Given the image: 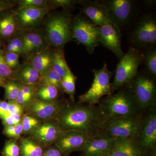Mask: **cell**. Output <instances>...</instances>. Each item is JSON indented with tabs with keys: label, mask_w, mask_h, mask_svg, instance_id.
I'll list each match as a JSON object with an SVG mask.
<instances>
[{
	"label": "cell",
	"mask_w": 156,
	"mask_h": 156,
	"mask_svg": "<svg viewBox=\"0 0 156 156\" xmlns=\"http://www.w3.org/2000/svg\"><path fill=\"white\" fill-rule=\"evenodd\" d=\"M90 106H64L55 118L62 131H81L89 137L97 135L106 121L100 108Z\"/></svg>",
	"instance_id": "1"
},
{
	"label": "cell",
	"mask_w": 156,
	"mask_h": 156,
	"mask_svg": "<svg viewBox=\"0 0 156 156\" xmlns=\"http://www.w3.org/2000/svg\"><path fill=\"white\" fill-rule=\"evenodd\" d=\"M37 86L21 84L19 94L15 101L24 109L36 98Z\"/></svg>",
	"instance_id": "24"
},
{
	"label": "cell",
	"mask_w": 156,
	"mask_h": 156,
	"mask_svg": "<svg viewBox=\"0 0 156 156\" xmlns=\"http://www.w3.org/2000/svg\"><path fill=\"white\" fill-rule=\"evenodd\" d=\"M23 43L21 37H14L8 42L5 52H11L18 54H22Z\"/></svg>",
	"instance_id": "36"
},
{
	"label": "cell",
	"mask_w": 156,
	"mask_h": 156,
	"mask_svg": "<svg viewBox=\"0 0 156 156\" xmlns=\"http://www.w3.org/2000/svg\"><path fill=\"white\" fill-rule=\"evenodd\" d=\"M137 142L140 148L146 150H154L156 146V115L155 112L150 114L142 126ZM137 137V138H138Z\"/></svg>",
	"instance_id": "16"
},
{
	"label": "cell",
	"mask_w": 156,
	"mask_h": 156,
	"mask_svg": "<svg viewBox=\"0 0 156 156\" xmlns=\"http://www.w3.org/2000/svg\"><path fill=\"white\" fill-rule=\"evenodd\" d=\"M4 57L6 64L12 70L15 71L19 69L20 65L19 61V55L11 52H4Z\"/></svg>",
	"instance_id": "37"
},
{
	"label": "cell",
	"mask_w": 156,
	"mask_h": 156,
	"mask_svg": "<svg viewBox=\"0 0 156 156\" xmlns=\"http://www.w3.org/2000/svg\"><path fill=\"white\" fill-rule=\"evenodd\" d=\"M89 136L76 130L62 131L54 142V146L63 156L68 155L76 151H81Z\"/></svg>",
	"instance_id": "11"
},
{
	"label": "cell",
	"mask_w": 156,
	"mask_h": 156,
	"mask_svg": "<svg viewBox=\"0 0 156 156\" xmlns=\"http://www.w3.org/2000/svg\"><path fill=\"white\" fill-rule=\"evenodd\" d=\"M10 5L5 1H0V16L2 12L8 9Z\"/></svg>",
	"instance_id": "44"
},
{
	"label": "cell",
	"mask_w": 156,
	"mask_h": 156,
	"mask_svg": "<svg viewBox=\"0 0 156 156\" xmlns=\"http://www.w3.org/2000/svg\"><path fill=\"white\" fill-rule=\"evenodd\" d=\"M16 27V20L14 15L7 14L0 17V36L8 38L13 35Z\"/></svg>",
	"instance_id": "25"
},
{
	"label": "cell",
	"mask_w": 156,
	"mask_h": 156,
	"mask_svg": "<svg viewBox=\"0 0 156 156\" xmlns=\"http://www.w3.org/2000/svg\"><path fill=\"white\" fill-rule=\"evenodd\" d=\"M23 43L22 54L29 56L37 54L45 50L46 42L41 34L30 32L21 36Z\"/></svg>",
	"instance_id": "20"
},
{
	"label": "cell",
	"mask_w": 156,
	"mask_h": 156,
	"mask_svg": "<svg viewBox=\"0 0 156 156\" xmlns=\"http://www.w3.org/2000/svg\"><path fill=\"white\" fill-rule=\"evenodd\" d=\"M42 156H63L55 146H49L47 147L46 150H44Z\"/></svg>",
	"instance_id": "42"
},
{
	"label": "cell",
	"mask_w": 156,
	"mask_h": 156,
	"mask_svg": "<svg viewBox=\"0 0 156 156\" xmlns=\"http://www.w3.org/2000/svg\"><path fill=\"white\" fill-rule=\"evenodd\" d=\"M23 115H6L1 119L4 126H14L21 122Z\"/></svg>",
	"instance_id": "39"
},
{
	"label": "cell",
	"mask_w": 156,
	"mask_h": 156,
	"mask_svg": "<svg viewBox=\"0 0 156 156\" xmlns=\"http://www.w3.org/2000/svg\"><path fill=\"white\" fill-rule=\"evenodd\" d=\"M53 120L41 123L30 134V137L43 147H47L54 144L62 131L56 119Z\"/></svg>",
	"instance_id": "15"
},
{
	"label": "cell",
	"mask_w": 156,
	"mask_h": 156,
	"mask_svg": "<svg viewBox=\"0 0 156 156\" xmlns=\"http://www.w3.org/2000/svg\"><path fill=\"white\" fill-rule=\"evenodd\" d=\"M7 80L0 76V87L4 88Z\"/></svg>",
	"instance_id": "45"
},
{
	"label": "cell",
	"mask_w": 156,
	"mask_h": 156,
	"mask_svg": "<svg viewBox=\"0 0 156 156\" xmlns=\"http://www.w3.org/2000/svg\"><path fill=\"white\" fill-rule=\"evenodd\" d=\"M137 104L131 89H124L104 100L100 110L105 121L134 117Z\"/></svg>",
	"instance_id": "2"
},
{
	"label": "cell",
	"mask_w": 156,
	"mask_h": 156,
	"mask_svg": "<svg viewBox=\"0 0 156 156\" xmlns=\"http://www.w3.org/2000/svg\"><path fill=\"white\" fill-rule=\"evenodd\" d=\"M73 38L83 45L92 54L99 44V27L93 24L87 17L79 16L72 22Z\"/></svg>",
	"instance_id": "6"
},
{
	"label": "cell",
	"mask_w": 156,
	"mask_h": 156,
	"mask_svg": "<svg viewBox=\"0 0 156 156\" xmlns=\"http://www.w3.org/2000/svg\"><path fill=\"white\" fill-rule=\"evenodd\" d=\"M20 156H42L43 147L31 137L21 138L19 143Z\"/></svg>",
	"instance_id": "23"
},
{
	"label": "cell",
	"mask_w": 156,
	"mask_h": 156,
	"mask_svg": "<svg viewBox=\"0 0 156 156\" xmlns=\"http://www.w3.org/2000/svg\"><path fill=\"white\" fill-rule=\"evenodd\" d=\"M143 62L148 70L153 75H156V50L153 48L144 53Z\"/></svg>",
	"instance_id": "32"
},
{
	"label": "cell",
	"mask_w": 156,
	"mask_h": 156,
	"mask_svg": "<svg viewBox=\"0 0 156 156\" xmlns=\"http://www.w3.org/2000/svg\"><path fill=\"white\" fill-rule=\"evenodd\" d=\"M131 91L138 106L145 108L154 102L156 86L153 80L144 75H136L132 81Z\"/></svg>",
	"instance_id": "9"
},
{
	"label": "cell",
	"mask_w": 156,
	"mask_h": 156,
	"mask_svg": "<svg viewBox=\"0 0 156 156\" xmlns=\"http://www.w3.org/2000/svg\"><path fill=\"white\" fill-rule=\"evenodd\" d=\"M59 89L54 86L49 85L40 86L37 88L36 96L40 100L51 101L56 100Z\"/></svg>",
	"instance_id": "27"
},
{
	"label": "cell",
	"mask_w": 156,
	"mask_h": 156,
	"mask_svg": "<svg viewBox=\"0 0 156 156\" xmlns=\"http://www.w3.org/2000/svg\"><path fill=\"white\" fill-rule=\"evenodd\" d=\"M8 101L0 99V119H2L8 112Z\"/></svg>",
	"instance_id": "43"
},
{
	"label": "cell",
	"mask_w": 156,
	"mask_h": 156,
	"mask_svg": "<svg viewBox=\"0 0 156 156\" xmlns=\"http://www.w3.org/2000/svg\"><path fill=\"white\" fill-rule=\"evenodd\" d=\"M64 107L56 100L44 101L36 98L24 109V111L26 112V114L47 122L55 119Z\"/></svg>",
	"instance_id": "12"
},
{
	"label": "cell",
	"mask_w": 156,
	"mask_h": 156,
	"mask_svg": "<svg viewBox=\"0 0 156 156\" xmlns=\"http://www.w3.org/2000/svg\"><path fill=\"white\" fill-rule=\"evenodd\" d=\"M15 71L12 70L6 64L4 57V52L0 50V76L6 80H15Z\"/></svg>",
	"instance_id": "34"
},
{
	"label": "cell",
	"mask_w": 156,
	"mask_h": 156,
	"mask_svg": "<svg viewBox=\"0 0 156 156\" xmlns=\"http://www.w3.org/2000/svg\"><path fill=\"white\" fill-rule=\"evenodd\" d=\"M8 110L6 115H23L24 109L15 101H8Z\"/></svg>",
	"instance_id": "40"
},
{
	"label": "cell",
	"mask_w": 156,
	"mask_h": 156,
	"mask_svg": "<svg viewBox=\"0 0 156 156\" xmlns=\"http://www.w3.org/2000/svg\"><path fill=\"white\" fill-rule=\"evenodd\" d=\"M72 22L66 13L56 14L50 17L46 25L47 37L50 44L61 49L72 39Z\"/></svg>",
	"instance_id": "4"
},
{
	"label": "cell",
	"mask_w": 156,
	"mask_h": 156,
	"mask_svg": "<svg viewBox=\"0 0 156 156\" xmlns=\"http://www.w3.org/2000/svg\"><path fill=\"white\" fill-rule=\"evenodd\" d=\"M41 123V120L36 117L26 114L23 115L21 120L23 134H30L34 129Z\"/></svg>",
	"instance_id": "31"
},
{
	"label": "cell",
	"mask_w": 156,
	"mask_h": 156,
	"mask_svg": "<svg viewBox=\"0 0 156 156\" xmlns=\"http://www.w3.org/2000/svg\"><path fill=\"white\" fill-rule=\"evenodd\" d=\"M41 75L30 64L25 63L20 66L15 71V80L23 85L37 86L41 80Z\"/></svg>",
	"instance_id": "21"
},
{
	"label": "cell",
	"mask_w": 156,
	"mask_h": 156,
	"mask_svg": "<svg viewBox=\"0 0 156 156\" xmlns=\"http://www.w3.org/2000/svg\"><path fill=\"white\" fill-rule=\"evenodd\" d=\"M76 77L70 69L62 78L61 81L62 89L69 95L71 99L74 101V95L76 92Z\"/></svg>",
	"instance_id": "28"
},
{
	"label": "cell",
	"mask_w": 156,
	"mask_h": 156,
	"mask_svg": "<svg viewBox=\"0 0 156 156\" xmlns=\"http://www.w3.org/2000/svg\"><path fill=\"white\" fill-rule=\"evenodd\" d=\"M61 77L52 68L41 76L39 82V86L49 85L54 86L58 89H62L61 87Z\"/></svg>",
	"instance_id": "29"
},
{
	"label": "cell",
	"mask_w": 156,
	"mask_h": 156,
	"mask_svg": "<svg viewBox=\"0 0 156 156\" xmlns=\"http://www.w3.org/2000/svg\"><path fill=\"white\" fill-rule=\"evenodd\" d=\"M18 140L11 139L5 143L2 151V156H20V151Z\"/></svg>",
	"instance_id": "33"
},
{
	"label": "cell",
	"mask_w": 156,
	"mask_h": 156,
	"mask_svg": "<svg viewBox=\"0 0 156 156\" xmlns=\"http://www.w3.org/2000/svg\"><path fill=\"white\" fill-rule=\"evenodd\" d=\"M121 30L114 23L99 27V43L112 51L119 60L125 54L121 47Z\"/></svg>",
	"instance_id": "13"
},
{
	"label": "cell",
	"mask_w": 156,
	"mask_h": 156,
	"mask_svg": "<svg viewBox=\"0 0 156 156\" xmlns=\"http://www.w3.org/2000/svg\"><path fill=\"white\" fill-rule=\"evenodd\" d=\"M21 84L14 80H8L4 89L5 98L8 101H16L20 91Z\"/></svg>",
	"instance_id": "30"
},
{
	"label": "cell",
	"mask_w": 156,
	"mask_h": 156,
	"mask_svg": "<svg viewBox=\"0 0 156 156\" xmlns=\"http://www.w3.org/2000/svg\"><path fill=\"white\" fill-rule=\"evenodd\" d=\"M100 3L106 7L111 22L120 29L130 22L135 12V4L131 0H109Z\"/></svg>",
	"instance_id": "8"
},
{
	"label": "cell",
	"mask_w": 156,
	"mask_h": 156,
	"mask_svg": "<svg viewBox=\"0 0 156 156\" xmlns=\"http://www.w3.org/2000/svg\"><path fill=\"white\" fill-rule=\"evenodd\" d=\"M53 53L44 50L34 54L32 57L30 64L40 73L41 76L44 74L52 68Z\"/></svg>",
	"instance_id": "22"
},
{
	"label": "cell",
	"mask_w": 156,
	"mask_h": 156,
	"mask_svg": "<svg viewBox=\"0 0 156 156\" xmlns=\"http://www.w3.org/2000/svg\"><path fill=\"white\" fill-rule=\"evenodd\" d=\"M143 151L136 140L116 138L111 151L108 156H143Z\"/></svg>",
	"instance_id": "19"
},
{
	"label": "cell",
	"mask_w": 156,
	"mask_h": 156,
	"mask_svg": "<svg viewBox=\"0 0 156 156\" xmlns=\"http://www.w3.org/2000/svg\"><path fill=\"white\" fill-rule=\"evenodd\" d=\"M142 125L140 120L134 117L119 118L107 121L101 130L105 135L114 138H131L139 136Z\"/></svg>",
	"instance_id": "7"
},
{
	"label": "cell",
	"mask_w": 156,
	"mask_h": 156,
	"mask_svg": "<svg viewBox=\"0 0 156 156\" xmlns=\"http://www.w3.org/2000/svg\"><path fill=\"white\" fill-rule=\"evenodd\" d=\"M48 8L19 9L16 13V22L22 28L36 25L48 12Z\"/></svg>",
	"instance_id": "18"
},
{
	"label": "cell",
	"mask_w": 156,
	"mask_h": 156,
	"mask_svg": "<svg viewBox=\"0 0 156 156\" xmlns=\"http://www.w3.org/2000/svg\"><path fill=\"white\" fill-rule=\"evenodd\" d=\"M52 69L62 78L65 76L69 69L64 54L61 50L53 53Z\"/></svg>",
	"instance_id": "26"
},
{
	"label": "cell",
	"mask_w": 156,
	"mask_h": 156,
	"mask_svg": "<svg viewBox=\"0 0 156 156\" xmlns=\"http://www.w3.org/2000/svg\"><path fill=\"white\" fill-rule=\"evenodd\" d=\"M115 140V138L104 134L89 137L81 151L83 156H108Z\"/></svg>",
	"instance_id": "14"
},
{
	"label": "cell",
	"mask_w": 156,
	"mask_h": 156,
	"mask_svg": "<svg viewBox=\"0 0 156 156\" xmlns=\"http://www.w3.org/2000/svg\"><path fill=\"white\" fill-rule=\"evenodd\" d=\"M133 44L137 47L152 46L156 42V21L154 17H143L137 23L131 38Z\"/></svg>",
	"instance_id": "10"
},
{
	"label": "cell",
	"mask_w": 156,
	"mask_h": 156,
	"mask_svg": "<svg viewBox=\"0 0 156 156\" xmlns=\"http://www.w3.org/2000/svg\"><path fill=\"white\" fill-rule=\"evenodd\" d=\"M52 5L56 7H61V8H69L74 5L75 1L71 0H54L50 1Z\"/></svg>",
	"instance_id": "41"
},
{
	"label": "cell",
	"mask_w": 156,
	"mask_h": 156,
	"mask_svg": "<svg viewBox=\"0 0 156 156\" xmlns=\"http://www.w3.org/2000/svg\"><path fill=\"white\" fill-rule=\"evenodd\" d=\"M144 53L136 48L130 47L127 53L117 65L112 91L130 83L137 74L138 68L143 62Z\"/></svg>",
	"instance_id": "3"
},
{
	"label": "cell",
	"mask_w": 156,
	"mask_h": 156,
	"mask_svg": "<svg viewBox=\"0 0 156 156\" xmlns=\"http://www.w3.org/2000/svg\"><path fill=\"white\" fill-rule=\"evenodd\" d=\"M93 71L94 80L92 86L86 93L79 97L80 102L88 103L91 106L98 103L102 97L110 95L112 92L111 83L112 73L108 69L106 63L100 69H94Z\"/></svg>",
	"instance_id": "5"
},
{
	"label": "cell",
	"mask_w": 156,
	"mask_h": 156,
	"mask_svg": "<svg viewBox=\"0 0 156 156\" xmlns=\"http://www.w3.org/2000/svg\"><path fill=\"white\" fill-rule=\"evenodd\" d=\"M83 10L87 18L98 27L112 23L109 18L106 7L99 2L86 1L83 5Z\"/></svg>",
	"instance_id": "17"
},
{
	"label": "cell",
	"mask_w": 156,
	"mask_h": 156,
	"mask_svg": "<svg viewBox=\"0 0 156 156\" xmlns=\"http://www.w3.org/2000/svg\"><path fill=\"white\" fill-rule=\"evenodd\" d=\"M19 9L26 8H48V1L45 0H20L18 1Z\"/></svg>",
	"instance_id": "38"
},
{
	"label": "cell",
	"mask_w": 156,
	"mask_h": 156,
	"mask_svg": "<svg viewBox=\"0 0 156 156\" xmlns=\"http://www.w3.org/2000/svg\"><path fill=\"white\" fill-rule=\"evenodd\" d=\"M3 134L11 139L18 140L23 134V128L21 122L14 126H5L3 130Z\"/></svg>",
	"instance_id": "35"
}]
</instances>
